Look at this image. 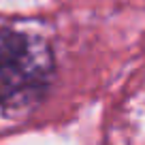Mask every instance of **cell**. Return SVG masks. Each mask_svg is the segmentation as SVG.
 <instances>
[{"label": "cell", "instance_id": "6da1fadb", "mask_svg": "<svg viewBox=\"0 0 145 145\" xmlns=\"http://www.w3.org/2000/svg\"><path fill=\"white\" fill-rule=\"evenodd\" d=\"M54 56L41 36L0 30V105L9 111L30 107L45 94Z\"/></svg>", "mask_w": 145, "mask_h": 145}]
</instances>
